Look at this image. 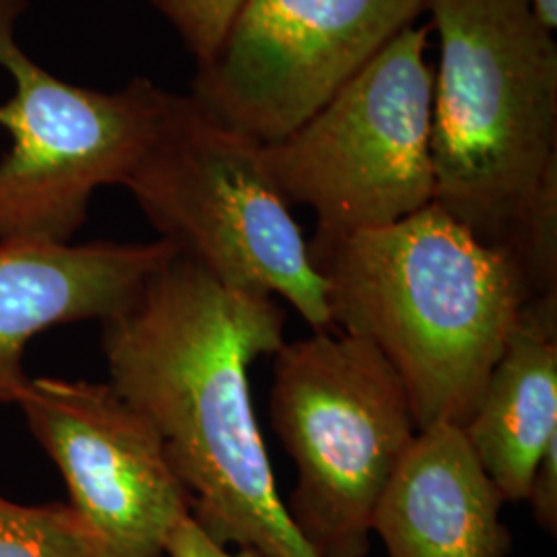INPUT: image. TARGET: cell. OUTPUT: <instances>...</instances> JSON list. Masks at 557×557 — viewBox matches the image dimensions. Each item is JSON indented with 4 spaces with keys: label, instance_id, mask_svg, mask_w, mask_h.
<instances>
[{
    "label": "cell",
    "instance_id": "obj_19",
    "mask_svg": "<svg viewBox=\"0 0 557 557\" xmlns=\"http://www.w3.org/2000/svg\"><path fill=\"white\" fill-rule=\"evenodd\" d=\"M533 2V9L537 13L541 23L552 32L556 34L557 29V0H531Z\"/></svg>",
    "mask_w": 557,
    "mask_h": 557
},
{
    "label": "cell",
    "instance_id": "obj_9",
    "mask_svg": "<svg viewBox=\"0 0 557 557\" xmlns=\"http://www.w3.org/2000/svg\"><path fill=\"white\" fill-rule=\"evenodd\" d=\"M15 405L98 557H165L190 496L156 428L110 382L40 376Z\"/></svg>",
    "mask_w": 557,
    "mask_h": 557
},
{
    "label": "cell",
    "instance_id": "obj_2",
    "mask_svg": "<svg viewBox=\"0 0 557 557\" xmlns=\"http://www.w3.org/2000/svg\"><path fill=\"white\" fill-rule=\"evenodd\" d=\"M310 252L333 326L368 338L393 366L419 432L462 428L533 296L517 255L436 202L376 230L317 236Z\"/></svg>",
    "mask_w": 557,
    "mask_h": 557
},
{
    "label": "cell",
    "instance_id": "obj_8",
    "mask_svg": "<svg viewBox=\"0 0 557 557\" xmlns=\"http://www.w3.org/2000/svg\"><path fill=\"white\" fill-rule=\"evenodd\" d=\"M430 0H248L190 98L271 145L292 135L411 27Z\"/></svg>",
    "mask_w": 557,
    "mask_h": 557
},
{
    "label": "cell",
    "instance_id": "obj_16",
    "mask_svg": "<svg viewBox=\"0 0 557 557\" xmlns=\"http://www.w3.org/2000/svg\"><path fill=\"white\" fill-rule=\"evenodd\" d=\"M539 527L556 537L557 533V440H554L539 458L535 473L531 478L529 494L524 499Z\"/></svg>",
    "mask_w": 557,
    "mask_h": 557
},
{
    "label": "cell",
    "instance_id": "obj_17",
    "mask_svg": "<svg viewBox=\"0 0 557 557\" xmlns=\"http://www.w3.org/2000/svg\"><path fill=\"white\" fill-rule=\"evenodd\" d=\"M165 557H267L257 549H232L207 537L193 518H184L170 535Z\"/></svg>",
    "mask_w": 557,
    "mask_h": 557
},
{
    "label": "cell",
    "instance_id": "obj_12",
    "mask_svg": "<svg viewBox=\"0 0 557 557\" xmlns=\"http://www.w3.org/2000/svg\"><path fill=\"white\" fill-rule=\"evenodd\" d=\"M462 434L504 504H522L557 440V294L524 304Z\"/></svg>",
    "mask_w": 557,
    "mask_h": 557
},
{
    "label": "cell",
    "instance_id": "obj_5",
    "mask_svg": "<svg viewBox=\"0 0 557 557\" xmlns=\"http://www.w3.org/2000/svg\"><path fill=\"white\" fill-rule=\"evenodd\" d=\"M271 423L296 467L287 512L317 557H368L382 494L419 430L393 366L341 329L273 356Z\"/></svg>",
    "mask_w": 557,
    "mask_h": 557
},
{
    "label": "cell",
    "instance_id": "obj_1",
    "mask_svg": "<svg viewBox=\"0 0 557 557\" xmlns=\"http://www.w3.org/2000/svg\"><path fill=\"white\" fill-rule=\"evenodd\" d=\"M283 331L277 299L227 287L176 252L101 322V351L110 384L160 434L207 537L317 557L278 494L250 393L252 363L277 354Z\"/></svg>",
    "mask_w": 557,
    "mask_h": 557
},
{
    "label": "cell",
    "instance_id": "obj_7",
    "mask_svg": "<svg viewBox=\"0 0 557 557\" xmlns=\"http://www.w3.org/2000/svg\"><path fill=\"white\" fill-rule=\"evenodd\" d=\"M11 96L0 128L11 145L0 158V242H71L94 195L122 186L156 135L165 89L133 79L98 91L60 79L21 48L0 46Z\"/></svg>",
    "mask_w": 557,
    "mask_h": 557
},
{
    "label": "cell",
    "instance_id": "obj_6",
    "mask_svg": "<svg viewBox=\"0 0 557 557\" xmlns=\"http://www.w3.org/2000/svg\"><path fill=\"white\" fill-rule=\"evenodd\" d=\"M430 25L407 27L285 139L262 145L283 199L320 238L405 220L434 202Z\"/></svg>",
    "mask_w": 557,
    "mask_h": 557
},
{
    "label": "cell",
    "instance_id": "obj_4",
    "mask_svg": "<svg viewBox=\"0 0 557 557\" xmlns=\"http://www.w3.org/2000/svg\"><path fill=\"white\" fill-rule=\"evenodd\" d=\"M122 186L160 239L223 285L285 299L312 331L333 329L326 283L262 143L168 91L156 135Z\"/></svg>",
    "mask_w": 557,
    "mask_h": 557
},
{
    "label": "cell",
    "instance_id": "obj_10",
    "mask_svg": "<svg viewBox=\"0 0 557 557\" xmlns=\"http://www.w3.org/2000/svg\"><path fill=\"white\" fill-rule=\"evenodd\" d=\"M176 255L163 239L119 242H0V403L20 397L29 376V341L60 324L122 312L143 285Z\"/></svg>",
    "mask_w": 557,
    "mask_h": 557
},
{
    "label": "cell",
    "instance_id": "obj_15",
    "mask_svg": "<svg viewBox=\"0 0 557 557\" xmlns=\"http://www.w3.org/2000/svg\"><path fill=\"white\" fill-rule=\"evenodd\" d=\"M168 21L197 66L218 52L232 21L248 0H147Z\"/></svg>",
    "mask_w": 557,
    "mask_h": 557
},
{
    "label": "cell",
    "instance_id": "obj_3",
    "mask_svg": "<svg viewBox=\"0 0 557 557\" xmlns=\"http://www.w3.org/2000/svg\"><path fill=\"white\" fill-rule=\"evenodd\" d=\"M434 202L508 248L557 163V44L531 0H430Z\"/></svg>",
    "mask_w": 557,
    "mask_h": 557
},
{
    "label": "cell",
    "instance_id": "obj_18",
    "mask_svg": "<svg viewBox=\"0 0 557 557\" xmlns=\"http://www.w3.org/2000/svg\"><path fill=\"white\" fill-rule=\"evenodd\" d=\"M29 0H0V46L17 36V23L25 13Z\"/></svg>",
    "mask_w": 557,
    "mask_h": 557
},
{
    "label": "cell",
    "instance_id": "obj_11",
    "mask_svg": "<svg viewBox=\"0 0 557 557\" xmlns=\"http://www.w3.org/2000/svg\"><path fill=\"white\" fill-rule=\"evenodd\" d=\"M502 508L462 428L436 423L419 432L382 494L372 535L388 557H508Z\"/></svg>",
    "mask_w": 557,
    "mask_h": 557
},
{
    "label": "cell",
    "instance_id": "obj_14",
    "mask_svg": "<svg viewBox=\"0 0 557 557\" xmlns=\"http://www.w3.org/2000/svg\"><path fill=\"white\" fill-rule=\"evenodd\" d=\"M510 250L522 264L533 296L557 294V163L524 207Z\"/></svg>",
    "mask_w": 557,
    "mask_h": 557
},
{
    "label": "cell",
    "instance_id": "obj_13",
    "mask_svg": "<svg viewBox=\"0 0 557 557\" xmlns=\"http://www.w3.org/2000/svg\"><path fill=\"white\" fill-rule=\"evenodd\" d=\"M0 557H98L69 504L29 506L0 496Z\"/></svg>",
    "mask_w": 557,
    "mask_h": 557
}]
</instances>
